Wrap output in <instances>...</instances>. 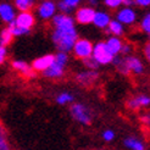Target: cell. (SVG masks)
I'll use <instances>...</instances> for the list:
<instances>
[{
    "instance_id": "1",
    "label": "cell",
    "mask_w": 150,
    "mask_h": 150,
    "mask_svg": "<svg viewBox=\"0 0 150 150\" xmlns=\"http://www.w3.org/2000/svg\"><path fill=\"white\" fill-rule=\"evenodd\" d=\"M51 39L56 49L61 52H69L73 49V45L78 39V34L76 28L69 29V31H62V29H54L51 34Z\"/></svg>"
},
{
    "instance_id": "2",
    "label": "cell",
    "mask_w": 150,
    "mask_h": 150,
    "mask_svg": "<svg viewBox=\"0 0 150 150\" xmlns=\"http://www.w3.org/2000/svg\"><path fill=\"white\" fill-rule=\"evenodd\" d=\"M67 61H69V56H67L66 52H61L59 51L55 55L54 62L49 67L47 71H44V76L48 78H60L62 77V74L65 73V66L67 65Z\"/></svg>"
},
{
    "instance_id": "3",
    "label": "cell",
    "mask_w": 150,
    "mask_h": 150,
    "mask_svg": "<svg viewBox=\"0 0 150 150\" xmlns=\"http://www.w3.org/2000/svg\"><path fill=\"white\" fill-rule=\"evenodd\" d=\"M92 57L95 60L98 65H108L111 64L114 60V54L110 51L105 42H99L93 47Z\"/></svg>"
},
{
    "instance_id": "4",
    "label": "cell",
    "mask_w": 150,
    "mask_h": 150,
    "mask_svg": "<svg viewBox=\"0 0 150 150\" xmlns=\"http://www.w3.org/2000/svg\"><path fill=\"white\" fill-rule=\"evenodd\" d=\"M70 111H71V116L73 117V120H76L77 122L86 125V126L92 123L91 111H89L88 108L84 106L83 104H73Z\"/></svg>"
},
{
    "instance_id": "5",
    "label": "cell",
    "mask_w": 150,
    "mask_h": 150,
    "mask_svg": "<svg viewBox=\"0 0 150 150\" xmlns=\"http://www.w3.org/2000/svg\"><path fill=\"white\" fill-rule=\"evenodd\" d=\"M93 44L91 40L88 39H77L76 43L73 45V52L77 57L84 60L87 57H91L92 56V52H93Z\"/></svg>"
},
{
    "instance_id": "6",
    "label": "cell",
    "mask_w": 150,
    "mask_h": 150,
    "mask_svg": "<svg viewBox=\"0 0 150 150\" xmlns=\"http://www.w3.org/2000/svg\"><path fill=\"white\" fill-rule=\"evenodd\" d=\"M52 23H54L55 29H62V31H69V29H74V21L69 15L57 13L52 17Z\"/></svg>"
},
{
    "instance_id": "7",
    "label": "cell",
    "mask_w": 150,
    "mask_h": 150,
    "mask_svg": "<svg viewBox=\"0 0 150 150\" xmlns=\"http://www.w3.org/2000/svg\"><path fill=\"white\" fill-rule=\"evenodd\" d=\"M54 59H55V55H52V54H47V55L39 56L32 62L31 67L33 69L34 72H44L52 65Z\"/></svg>"
},
{
    "instance_id": "8",
    "label": "cell",
    "mask_w": 150,
    "mask_h": 150,
    "mask_svg": "<svg viewBox=\"0 0 150 150\" xmlns=\"http://www.w3.org/2000/svg\"><path fill=\"white\" fill-rule=\"evenodd\" d=\"M13 23L20 28H25V29L31 31V28L35 23V18L31 11L29 12H20L18 15H16V18H15Z\"/></svg>"
},
{
    "instance_id": "9",
    "label": "cell",
    "mask_w": 150,
    "mask_h": 150,
    "mask_svg": "<svg viewBox=\"0 0 150 150\" xmlns=\"http://www.w3.org/2000/svg\"><path fill=\"white\" fill-rule=\"evenodd\" d=\"M56 12V4L51 0H45L38 6V15L43 20H49L55 16Z\"/></svg>"
},
{
    "instance_id": "10",
    "label": "cell",
    "mask_w": 150,
    "mask_h": 150,
    "mask_svg": "<svg viewBox=\"0 0 150 150\" xmlns=\"http://www.w3.org/2000/svg\"><path fill=\"white\" fill-rule=\"evenodd\" d=\"M116 20L122 25H132L137 20V13L132 7H123L117 12Z\"/></svg>"
},
{
    "instance_id": "11",
    "label": "cell",
    "mask_w": 150,
    "mask_h": 150,
    "mask_svg": "<svg viewBox=\"0 0 150 150\" xmlns=\"http://www.w3.org/2000/svg\"><path fill=\"white\" fill-rule=\"evenodd\" d=\"M95 10L93 7H82L76 12V21L81 25H89L93 22Z\"/></svg>"
},
{
    "instance_id": "12",
    "label": "cell",
    "mask_w": 150,
    "mask_h": 150,
    "mask_svg": "<svg viewBox=\"0 0 150 150\" xmlns=\"http://www.w3.org/2000/svg\"><path fill=\"white\" fill-rule=\"evenodd\" d=\"M0 18L5 23H11L16 18V12H15L13 6L9 3H0Z\"/></svg>"
},
{
    "instance_id": "13",
    "label": "cell",
    "mask_w": 150,
    "mask_h": 150,
    "mask_svg": "<svg viewBox=\"0 0 150 150\" xmlns=\"http://www.w3.org/2000/svg\"><path fill=\"white\" fill-rule=\"evenodd\" d=\"M11 66H12V69L15 71L22 73L25 77H28V78H34L35 77V72L33 71V69L26 61H22V60H15V61H12Z\"/></svg>"
},
{
    "instance_id": "14",
    "label": "cell",
    "mask_w": 150,
    "mask_h": 150,
    "mask_svg": "<svg viewBox=\"0 0 150 150\" xmlns=\"http://www.w3.org/2000/svg\"><path fill=\"white\" fill-rule=\"evenodd\" d=\"M99 78V73L96 71H83L76 76V81L82 86H91Z\"/></svg>"
},
{
    "instance_id": "15",
    "label": "cell",
    "mask_w": 150,
    "mask_h": 150,
    "mask_svg": "<svg viewBox=\"0 0 150 150\" xmlns=\"http://www.w3.org/2000/svg\"><path fill=\"white\" fill-rule=\"evenodd\" d=\"M110 21H111V18L109 16V13L104 12V11H95L92 23H94V26H96L98 28L104 29V28H108Z\"/></svg>"
},
{
    "instance_id": "16",
    "label": "cell",
    "mask_w": 150,
    "mask_h": 150,
    "mask_svg": "<svg viewBox=\"0 0 150 150\" xmlns=\"http://www.w3.org/2000/svg\"><path fill=\"white\" fill-rule=\"evenodd\" d=\"M125 60H126V64H127V66H128L129 71L137 73V74L143 72V62H142L138 57H136V56H127V57H125Z\"/></svg>"
},
{
    "instance_id": "17",
    "label": "cell",
    "mask_w": 150,
    "mask_h": 150,
    "mask_svg": "<svg viewBox=\"0 0 150 150\" xmlns=\"http://www.w3.org/2000/svg\"><path fill=\"white\" fill-rule=\"evenodd\" d=\"M129 109H133V110H137L142 106H148L150 105V98L148 95H138L136 98L131 99L128 103H127Z\"/></svg>"
},
{
    "instance_id": "18",
    "label": "cell",
    "mask_w": 150,
    "mask_h": 150,
    "mask_svg": "<svg viewBox=\"0 0 150 150\" xmlns=\"http://www.w3.org/2000/svg\"><path fill=\"white\" fill-rule=\"evenodd\" d=\"M105 43H106V45L110 49V51L114 54V56H116L117 54L121 52L123 44H122L121 39H120L118 37H110V38L108 39V42H105Z\"/></svg>"
},
{
    "instance_id": "19",
    "label": "cell",
    "mask_w": 150,
    "mask_h": 150,
    "mask_svg": "<svg viewBox=\"0 0 150 150\" xmlns=\"http://www.w3.org/2000/svg\"><path fill=\"white\" fill-rule=\"evenodd\" d=\"M35 0H15V7L20 12H29L34 6Z\"/></svg>"
},
{
    "instance_id": "20",
    "label": "cell",
    "mask_w": 150,
    "mask_h": 150,
    "mask_svg": "<svg viewBox=\"0 0 150 150\" xmlns=\"http://www.w3.org/2000/svg\"><path fill=\"white\" fill-rule=\"evenodd\" d=\"M109 28V32H111L114 34V37H118V35H122L123 32H125V28H123V25L120 23L117 20H111L110 23L108 26Z\"/></svg>"
},
{
    "instance_id": "21",
    "label": "cell",
    "mask_w": 150,
    "mask_h": 150,
    "mask_svg": "<svg viewBox=\"0 0 150 150\" xmlns=\"http://www.w3.org/2000/svg\"><path fill=\"white\" fill-rule=\"evenodd\" d=\"M12 40H13V35L10 32V29L7 27L1 29V32H0V45L6 48L7 45H10L12 43Z\"/></svg>"
},
{
    "instance_id": "22",
    "label": "cell",
    "mask_w": 150,
    "mask_h": 150,
    "mask_svg": "<svg viewBox=\"0 0 150 150\" xmlns=\"http://www.w3.org/2000/svg\"><path fill=\"white\" fill-rule=\"evenodd\" d=\"M125 145L128 149H132V150H145L144 144L134 137H129V138L125 139Z\"/></svg>"
},
{
    "instance_id": "23",
    "label": "cell",
    "mask_w": 150,
    "mask_h": 150,
    "mask_svg": "<svg viewBox=\"0 0 150 150\" xmlns=\"http://www.w3.org/2000/svg\"><path fill=\"white\" fill-rule=\"evenodd\" d=\"M112 64H114V65L117 67V70L121 72L122 74H128V73L131 72V71L128 70V66H127L125 59H121V57L115 56L114 60H112Z\"/></svg>"
},
{
    "instance_id": "24",
    "label": "cell",
    "mask_w": 150,
    "mask_h": 150,
    "mask_svg": "<svg viewBox=\"0 0 150 150\" xmlns=\"http://www.w3.org/2000/svg\"><path fill=\"white\" fill-rule=\"evenodd\" d=\"M7 28L10 29V32L12 33L13 38H15V37H21V35L28 34L29 32H31V31H28V29H25V28H20V27H17L16 25L13 23V22H11V23L7 25Z\"/></svg>"
},
{
    "instance_id": "25",
    "label": "cell",
    "mask_w": 150,
    "mask_h": 150,
    "mask_svg": "<svg viewBox=\"0 0 150 150\" xmlns=\"http://www.w3.org/2000/svg\"><path fill=\"white\" fill-rule=\"evenodd\" d=\"M73 95L70 94V93H67V92H64L61 94H59L56 96V103L60 104V105H66V104H69L71 101H73Z\"/></svg>"
},
{
    "instance_id": "26",
    "label": "cell",
    "mask_w": 150,
    "mask_h": 150,
    "mask_svg": "<svg viewBox=\"0 0 150 150\" xmlns=\"http://www.w3.org/2000/svg\"><path fill=\"white\" fill-rule=\"evenodd\" d=\"M83 64H84V66H86V67H88V69L91 70V71H95V70L99 67L98 62H96L92 56H91V57L84 59V60H83Z\"/></svg>"
},
{
    "instance_id": "27",
    "label": "cell",
    "mask_w": 150,
    "mask_h": 150,
    "mask_svg": "<svg viewBox=\"0 0 150 150\" xmlns=\"http://www.w3.org/2000/svg\"><path fill=\"white\" fill-rule=\"evenodd\" d=\"M140 26H142V29H143L144 32H146V33L150 34V13L145 15V16L143 17Z\"/></svg>"
},
{
    "instance_id": "28",
    "label": "cell",
    "mask_w": 150,
    "mask_h": 150,
    "mask_svg": "<svg viewBox=\"0 0 150 150\" xmlns=\"http://www.w3.org/2000/svg\"><path fill=\"white\" fill-rule=\"evenodd\" d=\"M57 9H59L60 11H61V13H64V15H67L69 12H71V11H72L71 7H70V6H67L64 1H60V3L57 4Z\"/></svg>"
},
{
    "instance_id": "29",
    "label": "cell",
    "mask_w": 150,
    "mask_h": 150,
    "mask_svg": "<svg viewBox=\"0 0 150 150\" xmlns=\"http://www.w3.org/2000/svg\"><path fill=\"white\" fill-rule=\"evenodd\" d=\"M103 138H104V140H106V142H111L112 139L115 138V132L112 131V129H106V131H104V133H103Z\"/></svg>"
},
{
    "instance_id": "30",
    "label": "cell",
    "mask_w": 150,
    "mask_h": 150,
    "mask_svg": "<svg viewBox=\"0 0 150 150\" xmlns=\"http://www.w3.org/2000/svg\"><path fill=\"white\" fill-rule=\"evenodd\" d=\"M104 3L106 6L111 7V9H115V7H118L120 5L122 4L121 0H104Z\"/></svg>"
},
{
    "instance_id": "31",
    "label": "cell",
    "mask_w": 150,
    "mask_h": 150,
    "mask_svg": "<svg viewBox=\"0 0 150 150\" xmlns=\"http://www.w3.org/2000/svg\"><path fill=\"white\" fill-rule=\"evenodd\" d=\"M0 150H12L11 149V145L9 143V138L0 139Z\"/></svg>"
},
{
    "instance_id": "32",
    "label": "cell",
    "mask_w": 150,
    "mask_h": 150,
    "mask_svg": "<svg viewBox=\"0 0 150 150\" xmlns=\"http://www.w3.org/2000/svg\"><path fill=\"white\" fill-rule=\"evenodd\" d=\"M7 57V49L3 45H0V65H3L6 61Z\"/></svg>"
},
{
    "instance_id": "33",
    "label": "cell",
    "mask_w": 150,
    "mask_h": 150,
    "mask_svg": "<svg viewBox=\"0 0 150 150\" xmlns=\"http://www.w3.org/2000/svg\"><path fill=\"white\" fill-rule=\"evenodd\" d=\"M61 1H64L67 6H70L71 9H74V7L81 3V0H61Z\"/></svg>"
},
{
    "instance_id": "34",
    "label": "cell",
    "mask_w": 150,
    "mask_h": 150,
    "mask_svg": "<svg viewBox=\"0 0 150 150\" xmlns=\"http://www.w3.org/2000/svg\"><path fill=\"white\" fill-rule=\"evenodd\" d=\"M3 138H7V131L4 127V125L0 123V139H3Z\"/></svg>"
},
{
    "instance_id": "35",
    "label": "cell",
    "mask_w": 150,
    "mask_h": 150,
    "mask_svg": "<svg viewBox=\"0 0 150 150\" xmlns=\"http://www.w3.org/2000/svg\"><path fill=\"white\" fill-rule=\"evenodd\" d=\"M134 3L138 4L139 6H149L150 5V0H134Z\"/></svg>"
},
{
    "instance_id": "36",
    "label": "cell",
    "mask_w": 150,
    "mask_h": 150,
    "mask_svg": "<svg viewBox=\"0 0 150 150\" xmlns=\"http://www.w3.org/2000/svg\"><path fill=\"white\" fill-rule=\"evenodd\" d=\"M132 50V47L129 45V44H125V45H122V49H121V52H123V54H128V52Z\"/></svg>"
},
{
    "instance_id": "37",
    "label": "cell",
    "mask_w": 150,
    "mask_h": 150,
    "mask_svg": "<svg viewBox=\"0 0 150 150\" xmlns=\"http://www.w3.org/2000/svg\"><path fill=\"white\" fill-rule=\"evenodd\" d=\"M144 54H145V56H146V59H148V61H150V43H148L146 45H145V48H144Z\"/></svg>"
},
{
    "instance_id": "38",
    "label": "cell",
    "mask_w": 150,
    "mask_h": 150,
    "mask_svg": "<svg viewBox=\"0 0 150 150\" xmlns=\"http://www.w3.org/2000/svg\"><path fill=\"white\" fill-rule=\"evenodd\" d=\"M142 122H144V123H146V125H150V114L144 115L143 117H142Z\"/></svg>"
},
{
    "instance_id": "39",
    "label": "cell",
    "mask_w": 150,
    "mask_h": 150,
    "mask_svg": "<svg viewBox=\"0 0 150 150\" xmlns=\"http://www.w3.org/2000/svg\"><path fill=\"white\" fill-rule=\"evenodd\" d=\"M122 4H125L126 7H131L133 4H136V3H134V0H123Z\"/></svg>"
},
{
    "instance_id": "40",
    "label": "cell",
    "mask_w": 150,
    "mask_h": 150,
    "mask_svg": "<svg viewBox=\"0 0 150 150\" xmlns=\"http://www.w3.org/2000/svg\"><path fill=\"white\" fill-rule=\"evenodd\" d=\"M88 1H89V4L93 5V6H95L96 4H98V0H88Z\"/></svg>"
},
{
    "instance_id": "41",
    "label": "cell",
    "mask_w": 150,
    "mask_h": 150,
    "mask_svg": "<svg viewBox=\"0 0 150 150\" xmlns=\"http://www.w3.org/2000/svg\"><path fill=\"white\" fill-rule=\"evenodd\" d=\"M121 1H123V0H121Z\"/></svg>"
},
{
    "instance_id": "42",
    "label": "cell",
    "mask_w": 150,
    "mask_h": 150,
    "mask_svg": "<svg viewBox=\"0 0 150 150\" xmlns=\"http://www.w3.org/2000/svg\"><path fill=\"white\" fill-rule=\"evenodd\" d=\"M44 1H45V0H44Z\"/></svg>"
}]
</instances>
